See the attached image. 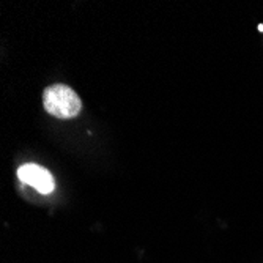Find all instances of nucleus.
<instances>
[{
	"mask_svg": "<svg viewBox=\"0 0 263 263\" xmlns=\"http://www.w3.org/2000/svg\"><path fill=\"white\" fill-rule=\"evenodd\" d=\"M17 177L22 183H26L29 186H32L33 189H36L40 194H51L54 187H55V181L52 174L44 169V167L38 165V164H24L17 169Z\"/></svg>",
	"mask_w": 263,
	"mask_h": 263,
	"instance_id": "2",
	"label": "nucleus"
},
{
	"mask_svg": "<svg viewBox=\"0 0 263 263\" xmlns=\"http://www.w3.org/2000/svg\"><path fill=\"white\" fill-rule=\"evenodd\" d=\"M43 106L47 114L60 118V120H69V118L79 115L82 101L71 87L65 84H54L44 90Z\"/></svg>",
	"mask_w": 263,
	"mask_h": 263,
	"instance_id": "1",
	"label": "nucleus"
}]
</instances>
